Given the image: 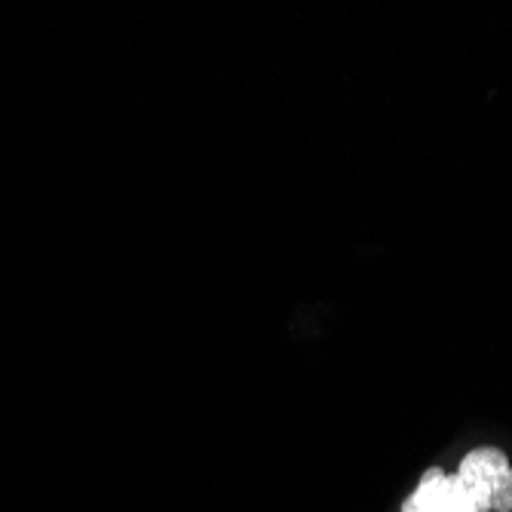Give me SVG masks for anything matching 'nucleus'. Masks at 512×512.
Instances as JSON below:
<instances>
[{
  "label": "nucleus",
  "instance_id": "f257e3e1",
  "mask_svg": "<svg viewBox=\"0 0 512 512\" xmlns=\"http://www.w3.org/2000/svg\"><path fill=\"white\" fill-rule=\"evenodd\" d=\"M509 467L512 463L500 448H476L460 460V470L454 473V479L460 491L467 494L473 512H491V497Z\"/></svg>",
  "mask_w": 512,
  "mask_h": 512
},
{
  "label": "nucleus",
  "instance_id": "f03ea898",
  "mask_svg": "<svg viewBox=\"0 0 512 512\" xmlns=\"http://www.w3.org/2000/svg\"><path fill=\"white\" fill-rule=\"evenodd\" d=\"M402 512H473V506L454 476L442 470H427L421 485L405 500Z\"/></svg>",
  "mask_w": 512,
  "mask_h": 512
},
{
  "label": "nucleus",
  "instance_id": "7ed1b4c3",
  "mask_svg": "<svg viewBox=\"0 0 512 512\" xmlns=\"http://www.w3.org/2000/svg\"><path fill=\"white\" fill-rule=\"evenodd\" d=\"M491 512H512V467L503 473V479L491 497Z\"/></svg>",
  "mask_w": 512,
  "mask_h": 512
}]
</instances>
